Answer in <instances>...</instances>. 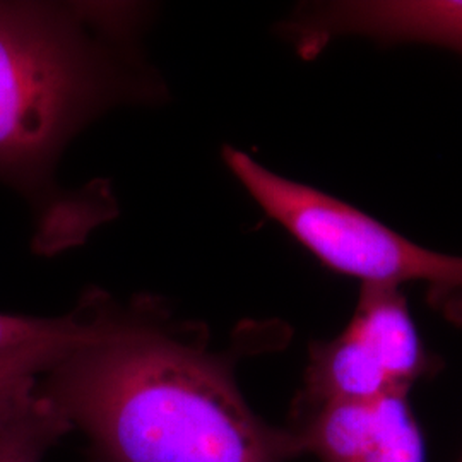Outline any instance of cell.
Instances as JSON below:
<instances>
[{
  "label": "cell",
  "mask_w": 462,
  "mask_h": 462,
  "mask_svg": "<svg viewBox=\"0 0 462 462\" xmlns=\"http://www.w3.org/2000/svg\"><path fill=\"white\" fill-rule=\"evenodd\" d=\"M81 337L40 374L38 389L108 462H284L291 430L248 408L233 365L158 307L88 298Z\"/></svg>",
  "instance_id": "6da1fadb"
},
{
  "label": "cell",
  "mask_w": 462,
  "mask_h": 462,
  "mask_svg": "<svg viewBox=\"0 0 462 462\" xmlns=\"http://www.w3.org/2000/svg\"><path fill=\"white\" fill-rule=\"evenodd\" d=\"M146 11L129 2L0 0V182L36 202L42 254L98 226L51 196L70 139L112 108L165 93L139 45Z\"/></svg>",
  "instance_id": "7a4b0ae2"
},
{
  "label": "cell",
  "mask_w": 462,
  "mask_h": 462,
  "mask_svg": "<svg viewBox=\"0 0 462 462\" xmlns=\"http://www.w3.org/2000/svg\"><path fill=\"white\" fill-rule=\"evenodd\" d=\"M223 160L248 196L332 271L364 284L399 288L425 281L439 293H462V257L421 247L341 199L281 177L240 149Z\"/></svg>",
  "instance_id": "3957f363"
},
{
  "label": "cell",
  "mask_w": 462,
  "mask_h": 462,
  "mask_svg": "<svg viewBox=\"0 0 462 462\" xmlns=\"http://www.w3.org/2000/svg\"><path fill=\"white\" fill-rule=\"evenodd\" d=\"M406 394L300 410L305 420L291 431L301 452L324 462H425L423 439Z\"/></svg>",
  "instance_id": "277c9868"
},
{
  "label": "cell",
  "mask_w": 462,
  "mask_h": 462,
  "mask_svg": "<svg viewBox=\"0 0 462 462\" xmlns=\"http://www.w3.org/2000/svg\"><path fill=\"white\" fill-rule=\"evenodd\" d=\"M293 33L307 57L343 34L430 43L462 55V0L336 2L301 17Z\"/></svg>",
  "instance_id": "5b68a950"
},
{
  "label": "cell",
  "mask_w": 462,
  "mask_h": 462,
  "mask_svg": "<svg viewBox=\"0 0 462 462\" xmlns=\"http://www.w3.org/2000/svg\"><path fill=\"white\" fill-rule=\"evenodd\" d=\"M397 389L379 355L347 326L330 341L310 347L300 410L329 402L372 401Z\"/></svg>",
  "instance_id": "8992f818"
},
{
  "label": "cell",
  "mask_w": 462,
  "mask_h": 462,
  "mask_svg": "<svg viewBox=\"0 0 462 462\" xmlns=\"http://www.w3.org/2000/svg\"><path fill=\"white\" fill-rule=\"evenodd\" d=\"M347 326L374 347L397 389L408 393L427 370L425 347L399 288L364 284Z\"/></svg>",
  "instance_id": "52a82bcc"
},
{
  "label": "cell",
  "mask_w": 462,
  "mask_h": 462,
  "mask_svg": "<svg viewBox=\"0 0 462 462\" xmlns=\"http://www.w3.org/2000/svg\"><path fill=\"white\" fill-rule=\"evenodd\" d=\"M66 418L38 389V379L0 406V462H43L70 431Z\"/></svg>",
  "instance_id": "ba28073f"
},
{
  "label": "cell",
  "mask_w": 462,
  "mask_h": 462,
  "mask_svg": "<svg viewBox=\"0 0 462 462\" xmlns=\"http://www.w3.org/2000/svg\"><path fill=\"white\" fill-rule=\"evenodd\" d=\"M84 328L86 312L83 307L62 317H30L0 312V353L40 343L70 339L79 336Z\"/></svg>",
  "instance_id": "9c48e42d"
},
{
  "label": "cell",
  "mask_w": 462,
  "mask_h": 462,
  "mask_svg": "<svg viewBox=\"0 0 462 462\" xmlns=\"http://www.w3.org/2000/svg\"><path fill=\"white\" fill-rule=\"evenodd\" d=\"M70 341H50L0 353V406L33 383Z\"/></svg>",
  "instance_id": "30bf717a"
}]
</instances>
